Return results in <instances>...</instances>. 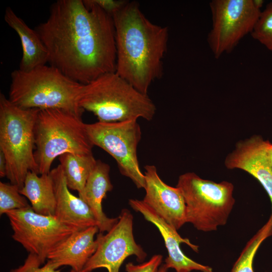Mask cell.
Listing matches in <instances>:
<instances>
[{"instance_id": "cell-24", "label": "cell", "mask_w": 272, "mask_h": 272, "mask_svg": "<svg viewBox=\"0 0 272 272\" xmlns=\"http://www.w3.org/2000/svg\"><path fill=\"white\" fill-rule=\"evenodd\" d=\"M39 257L35 254L29 253L24 264L19 267L11 269L10 272H60L54 263L48 260L42 267ZM70 272H75L73 270Z\"/></svg>"}, {"instance_id": "cell-28", "label": "cell", "mask_w": 272, "mask_h": 272, "mask_svg": "<svg viewBox=\"0 0 272 272\" xmlns=\"http://www.w3.org/2000/svg\"><path fill=\"white\" fill-rule=\"evenodd\" d=\"M252 3L256 8L261 10L264 2L263 0H252Z\"/></svg>"}, {"instance_id": "cell-9", "label": "cell", "mask_w": 272, "mask_h": 272, "mask_svg": "<svg viewBox=\"0 0 272 272\" xmlns=\"http://www.w3.org/2000/svg\"><path fill=\"white\" fill-rule=\"evenodd\" d=\"M212 28L208 35L209 47L216 59L231 52L240 40L251 33L261 10L252 0H212L209 3Z\"/></svg>"}, {"instance_id": "cell-6", "label": "cell", "mask_w": 272, "mask_h": 272, "mask_svg": "<svg viewBox=\"0 0 272 272\" xmlns=\"http://www.w3.org/2000/svg\"><path fill=\"white\" fill-rule=\"evenodd\" d=\"M39 110L18 107L0 94V151L6 160V177L20 189L29 171L37 173L34 126Z\"/></svg>"}, {"instance_id": "cell-15", "label": "cell", "mask_w": 272, "mask_h": 272, "mask_svg": "<svg viewBox=\"0 0 272 272\" xmlns=\"http://www.w3.org/2000/svg\"><path fill=\"white\" fill-rule=\"evenodd\" d=\"M50 174L53 181L56 198L54 216L74 231L98 227V222L89 206L70 191L62 168L58 165Z\"/></svg>"}, {"instance_id": "cell-17", "label": "cell", "mask_w": 272, "mask_h": 272, "mask_svg": "<svg viewBox=\"0 0 272 272\" xmlns=\"http://www.w3.org/2000/svg\"><path fill=\"white\" fill-rule=\"evenodd\" d=\"M110 167L100 160H97L80 197L90 207L97 222L100 233L108 232L118 221V217L110 218L103 211L102 202L113 185L109 177Z\"/></svg>"}, {"instance_id": "cell-11", "label": "cell", "mask_w": 272, "mask_h": 272, "mask_svg": "<svg viewBox=\"0 0 272 272\" xmlns=\"http://www.w3.org/2000/svg\"><path fill=\"white\" fill-rule=\"evenodd\" d=\"M97 248L85 265L82 272H92L104 267L108 272H119L124 260L135 255L139 261H143L147 254L138 244L133 234V216L127 209H122L118 221L104 234L97 235Z\"/></svg>"}, {"instance_id": "cell-16", "label": "cell", "mask_w": 272, "mask_h": 272, "mask_svg": "<svg viewBox=\"0 0 272 272\" xmlns=\"http://www.w3.org/2000/svg\"><path fill=\"white\" fill-rule=\"evenodd\" d=\"M98 231L96 226L73 232L49 254L47 259L57 268L68 265L75 272H82L97 249L98 244L94 236Z\"/></svg>"}, {"instance_id": "cell-1", "label": "cell", "mask_w": 272, "mask_h": 272, "mask_svg": "<svg viewBox=\"0 0 272 272\" xmlns=\"http://www.w3.org/2000/svg\"><path fill=\"white\" fill-rule=\"evenodd\" d=\"M48 62L71 80L86 84L116 72L113 17L93 0H57L47 20L35 29Z\"/></svg>"}, {"instance_id": "cell-13", "label": "cell", "mask_w": 272, "mask_h": 272, "mask_svg": "<svg viewBox=\"0 0 272 272\" xmlns=\"http://www.w3.org/2000/svg\"><path fill=\"white\" fill-rule=\"evenodd\" d=\"M145 169L146 194L143 200L176 230H179L186 223V205L181 191L177 187L166 184L154 165H146Z\"/></svg>"}, {"instance_id": "cell-10", "label": "cell", "mask_w": 272, "mask_h": 272, "mask_svg": "<svg viewBox=\"0 0 272 272\" xmlns=\"http://www.w3.org/2000/svg\"><path fill=\"white\" fill-rule=\"evenodd\" d=\"M5 214L13 231V239L29 253L36 254L42 264L51 251L75 232L54 216L36 213L31 206Z\"/></svg>"}, {"instance_id": "cell-25", "label": "cell", "mask_w": 272, "mask_h": 272, "mask_svg": "<svg viewBox=\"0 0 272 272\" xmlns=\"http://www.w3.org/2000/svg\"><path fill=\"white\" fill-rule=\"evenodd\" d=\"M163 259L161 254L153 255L148 261L140 264L128 262L125 265L127 272H157Z\"/></svg>"}, {"instance_id": "cell-7", "label": "cell", "mask_w": 272, "mask_h": 272, "mask_svg": "<svg viewBox=\"0 0 272 272\" xmlns=\"http://www.w3.org/2000/svg\"><path fill=\"white\" fill-rule=\"evenodd\" d=\"M176 187L185 200L186 223L203 232L226 225L235 202L232 183H217L187 172L179 176Z\"/></svg>"}, {"instance_id": "cell-14", "label": "cell", "mask_w": 272, "mask_h": 272, "mask_svg": "<svg viewBox=\"0 0 272 272\" xmlns=\"http://www.w3.org/2000/svg\"><path fill=\"white\" fill-rule=\"evenodd\" d=\"M226 167L242 169L255 178L268 194L271 204L272 164L267 149V141L260 135H253L236 144L226 158Z\"/></svg>"}, {"instance_id": "cell-4", "label": "cell", "mask_w": 272, "mask_h": 272, "mask_svg": "<svg viewBox=\"0 0 272 272\" xmlns=\"http://www.w3.org/2000/svg\"><path fill=\"white\" fill-rule=\"evenodd\" d=\"M79 105L92 112L101 122L142 118L151 120L156 107L148 95L134 88L116 72L108 73L82 84Z\"/></svg>"}, {"instance_id": "cell-18", "label": "cell", "mask_w": 272, "mask_h": 272, "mask_svg": "<svg viewBox=\"0 0 272 272\" xmlns=\"http://www.w3.org/2000/svg\"><path fill=\"white\" fill-rule=\"evenodd\" d=\"M4 20L20 39L22 56L19 69L29 71L48 62L47 50L35 29L30 28L10 7L6 9Z\"/></svg>"}, {"instance_id": "cell-22", "label": "cell", "mask_w": 272, "mask_h": 272, "mask_svg": "<svg viewBox=\"0 0 272 272\" xmlns=\"http://www.w3.org/2000/svg\"><path fill=\"white\" fill-rule=\"evenodd\" d=\"M26 197L20 193V188L11 183L0 182V214L9 211L30 207Z\"/></svg>"}, {"instance_id": "cell-23", "label": "cell", "mask_w": 272, "mask_h": 272, "mask_svg": "<svg viewBox=\"0 0 272 272\" xmlns=\"http://www.w3.org/2000/svg\"><path fill=\"white\" fill-rule=\"evenodd\" d=\"M250 34L254 39L272 51V2L261 11Z\"/></svg>"}, {"instance_id": "cell-26", "label": "cell", "mask_w": 272, "mask_h": 272, "mask_svg": "<svg viewBox=\"0 0 272 272\" xmlns=\"http://www.w3.org/2000/svg\"><path fill=\"white\" fill-rule=\"evenodd\" d=\"M93 1L104 11L112 16L114 13L121 9L127 1L93 0Z\"/></svg>"}, {"instance_id": "cell-5", "label": "cell", "mask_w": 272, "mask_h": 272, "mask_svg": "<svg viewBox=\"0 0 272 272\" xmlns=\"http://www.w3.org/2000/svg\"><path fill=\"white\" fill-rule=\"evenodd\" d=\"M34 159L39 175L49 174L53 161L66 153L92 154L81 116L61 109L39 110L34 126Z\"/></svg>"}, {"instance_id": "cell-8", "label": "cell", "mask_w": 272, "mask_h": 272, "mask_svg": "<svg viewBox=\"0 0 272 272\" xmlns=\"http://www.w3.org/2000/svg\"><path fill=\"white\" fill-rule=\"evenodd\" d=\"M86 129L93 145L110 154L116 161L120 173L130 178L138 188L145 189V175L137 156V147L142 137L137 120L86 123Z\"/></svg>"}, {"instance_id": "cell-27", "label": "cell", "mask_w": 272, "mask_h": 272, "mask_svg": "<svg viewBox=\"0 0 272 272\" xmlns=\"http://www.w3.org/2000/svg\"><path fill=\"white\" fill-rule=\"evenodd\" d=\"M6 162L4 154L0 151V176L6 177Z\"/></svg>"}, {"instance_id": "cell-29", "label": "cell", "mask_w": 272, "mask_h": 272, "mask_svg": "<svg viewBox=\"0 0 272 272\" xmlns=\"http://www.w3.org/2000/svg\"><path fill=\"white\" fill-rule=\"evenodd\" d=\"M267 149L272 164V143L268 140H267Z\"/></svg>"}, {"instance_id": "cell-19", "label": "cell", "mask_w": 272, "mask_h": 272, "mask_svg": "<svg viewBox=\"0 0 272 272\" xmlns=\"http://www.w3.org/2000/svg\"><path fill=\"white\" fill-rule=\"evenodd\" d=\"M39 175L29 171L20 193L29 199L36 213L54 216L56 198L52 178L50 173Z\"/></svg>"}, {"instance_id": "cell-3", "label": "cell", "mask_w": 272, "mask_h": 272, "mask_svg": "<svg viewBox=\"0 0 272 272\" xmlns=\"http://www.w3.org/2000/svg\"><path fill=\"white\" fill-rule=\"evenodd\" d=\"M9 100L24 109H61L82 116L79 105L82 84L56 68L44 65L29 71L20 69L11 74Z\"/></svg>"}, {"instance_id": "cell-2", "label": "cell", "mask_w": 272, "mask_h": 272, "mask_svg": "<svg viewBox=\"0 0 272 272\" xmlns=\"http://www.w3.org/2000/svg\"><path fill=\"white\" fill-rule=\"evenodd\" d=\"M112 17L117 54L115 72L147 95L151 84L163 74L168 28L151 22L135 1H127Z\"/></svg>"}, {"instance_id": "cell-21", "label": "cell", "mask_w": 272, "mask_h": 272, "mask_svg": "<svg viewBox=\"0 0 272 272\" xmlns=\"http://www.w3.org/2000/svg\"><path fill=\"white\" fill-rule=\"evenodd\" d=\"M272 236V217L270 216L266 223L247 243L231 272H254L253 260L256 252L261 243Z\"/></svg>"}, {"instance_id": "cell-20", "label": "cell", "mask_w": 272, "mask_h": 272, "mask_svg": "<svg viewBox=\"0 0 272 272\" xmlns=\"http://www.w3.org/2000/svg\"><path fill=\"white\" fill-rule=\"evenodd\" d=\"M58 159L69 188L77 191L81 197L97 160L93 154L81 155L66 153Z\"/></svg>"}, {"instance_id": "cell-12", "label": "cell", "mask_w": 272, "mask_h": 272, "mask_svg": "<svg viewBox=\"0 0 272 272\" xmlns=\"http://www.w3.org/2000/svg\"><path fill=\"white\" fill-rule=\"evenodd\" d=\"M129 205L134 211L143 215L145 219L153 224L162 235L168 251L165 264L168 268H172L176 272H213L211 267L201 264L192 260L182 251L181 243H185L194 251L198 252V246L190 242L188 238H182L173 227L165 221L150 207L142 200L130 199Z\"/></svg>"}, {"instance_id": "cell-30", "label": "cell", "mask_w": 272, "mask_h": 272, "mask_svg": "<svg viewBox=\"0 0 272 272\" xmlns=\"http://www.w3.org/2000/svg\"><path fill=\"white\" fill-rule=\"evenodd\" d=\"M168 268L166 266V265L164 264L162 266L160 267V268L158 269L157 272H167Z\"/></svg>"}]
</instances>
